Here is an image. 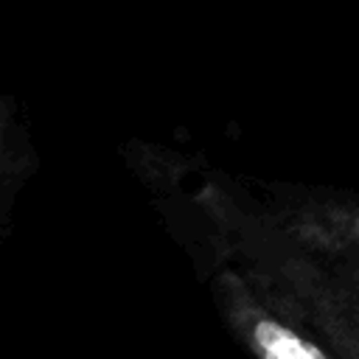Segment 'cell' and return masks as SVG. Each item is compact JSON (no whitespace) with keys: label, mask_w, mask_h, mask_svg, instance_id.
I'll use <instances>...</instances> for the list:
<instances>
[{"label":"cell","mask_w":359,"mask_h":359,"mask_svg":"<svg viewBox=\"0 0 359 359\" xmlns=\"http://www.w3.org/2000/svg\"><path fill=\"white\" fill-rule=\"evenodd\" d=\"M250 337H252V345L261 359H331L314 342H309L297 331H292L269 317L255 320Z\"/></svg>","instance_id":"6da1fadb"}]
</instances>
